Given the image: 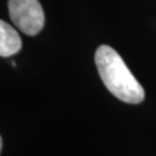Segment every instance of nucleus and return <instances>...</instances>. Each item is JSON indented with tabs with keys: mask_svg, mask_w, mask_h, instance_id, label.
Instances as JSON below:
<instances>
[{
	"mask_svg": "<svg viewBox=\"0 0 156 156\" xmlns=\"http://www.w3.org/2000/svg\"><path fill=\"white\" fill-rule=\"evenodd\" d=\"M22 48L20 35L5 21H0V56L11 57Z\"/></svg>",
	"mask_w": 156,
	"mask_h": 156,
	"instance_id": "7ed1b4c3",
	"label": "nucleus"
},
{
	"mask_svg": "<svg viewBox=\"0 0 156 156\" xmlns=\"http://www.w3.org/2000/svg\"><path fill=\"white\" fill-rule=\"evenodd\" d=\"M12 22L22 33L35 36L44 27V11L38 0H8Z\"/></svg>",
	"mask_w": 156,
	"mask_h": 156,
	"instance_id": "f03ea898",
	"label": "nucleus"
},
{
	"mask_svg": "<svg viewBox=\"0 0 156 156\" xmlns=\"http://www.w3.org/2000/svg\"><path fill=\"white\" fill-rule=\"evenodd\" d=\"M95 62L103 83L112 95L131 104L144 101L145 90L142 86L111 46L101 45L95 53Z\"/></svg>",
	"mask_w": 156,
	"mask_h": 156,
	"instance_id": "f257e3e1",
	"label": "nucleus"
}]
</instances>
